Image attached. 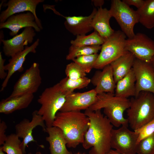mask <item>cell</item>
Wrapping results in <instances>:
<instances>
[{
  "label": "cell",
  "instance_id": "obj_36",
  "mask_svg": "<svg viewBox=\"0 0 154 154\" xmlns=\"http://www.w3.org/2000/svg\"><path fill=\"white\" fill-rule=\"evenodd\" d=\"M145 0H123L122 1L130 6L132 5L138 9L141 8L144 4Z\"/></svg>",
  "mask_w": 154,
  "mask_h": 154
},
{
  "label": "cell",
  "instance_id": "obj_33",
  "mask_svg": "<svg viewBox=\"0 0 154 154\" xmlns=\"http://www.w3.org/2000/svg\"><path fill=\"white\" fill-rule=\"evenodd\" d=\"M138 134L137 143L154 133V119L139 128L134 130Z\"/></svg>",
  "mask_w": 154,
  "mask_h": 154
},
{
  "label": "cell",
  "instance_id": "obj_41",
  "mask_svg": "<svg viewBox=\"0 0 154 154\" xmlns=\"http://www.w3.org/2000/svg\"><path fill=\"white\" fill-rule=\"evenodd\" d=\"M28 154H33L31 153H29ZM35 154H42L40 151H38Z\"/></svg>",
  "mask_w": 154,
  "mask_h": 154
},
{
  "label": "cell",
  "instance_id": "obj_35",
  "mask_svg": "<svg viewBox=\"0 0 154 154\" xmlns=\"http://www.w3.org/2000/svg\"><path fill=\"white\" fill-rule=\"evenodd\" d=\"M5 60L3 58L1 52H0V78L1 80H5L7 77V73L5 72L4 63Z\"/></svg>",
  "mask_w": 154,
  "mask_h": 154
},
{
  "label": "cell",
  "instance_id": "obj_31",
  "mask_svg": "<svg viewBox=\"0 0 154 154\" xmlns=\"http://www.w3.org/2000/svg\"><path fill=\"white\" fill-rule=\"evenodd\" d=\"M137 154H154V133L137 143Z\"/></svg>",
  "mask_w": 154,
  "mask_h": 154
},
{
  "label": "cell",
  "instance_id": "obj_16",
  "mask_svg": "<svg viewBox=\"0 0 154 154\" xmlns=\"http://www.w3.org/2000/svg\"><path fill=\"white\" fill-rule=\"evenodd\" d=\"M28 27H33L37 32H39L41 30L35 21V16L30 12L13 15L5 22L0 23V29H9L11 36L17 35L20 29Z\"/></svg>",
  "mask_w": 154,
  "mask_h": 154
},
{
  "label": "cell",
  "instance_id": "obj_42",
  "mask_svg": "<svg viewBox=\"0 0 154 154\" xmlns=\"http://www.w3.org/2000/svg\"><path fill=\"white\" fill-rule=\"evenodd\" d=\"M76 154H81V153H78Z\"/></svg>",
  "mask_w": 154,
  "mask_h": 154
},
{
  "label": "cell",
  "instance_id": "obj_6",
  "mask_svg": "<svg viewBox=\"0 0 154 154\" xmlns=\"http://www.w3.org/2000/svg\"><path fill=\"white\" fill-rule=\"evenodd\" d=\"M126 37L121 31L117 30L105 39L94 68L102 69L127 51L126 49Z\"/></svg>",
  "mask_w": 154,
  "mask_h": 154
},
{
  "label": "cell",
  "instance_id": "obj_20",
  "mask_svg": "<svg viewBox=\"0 0 154 154\" xmlns=\"http://www.w3.org/2000/svg\"><path fill=\"white\" fill-rule=\"evenodd\" d=\"M111 17L109 10L101 7L98 8L92 19V27L105 39L111 36L115 31L110 25V21Z\"/></svg>",
  "mask_w": 154,
  "mask_h": 154
},
{
  "label": "cell",
  "instance_id": "obj_9",
  "mask_svg": "<svg viewBox=\"0 0 154 154\" xmlns=\"http://www.w3.org/2000/svg\"><path fill=\"white\" fill-rule=\"evenodd\" d=\"M138 135L128 127L121 126L112 131L111 147L120 154H136Z\"/></svg>",
  "mask_w": 154,
  "mask_h": 154
},
{
  "label": "cell",
  "instance_id": "obj_30",
  "mask_svg": "<svg viewBox=\"0 0 154 154\" xmlns=\"http://www.w3.org/2000/svg\"><path fill=\"white\" fill-rule=\"evenodd\" d=\"M98 56V53L78 57L72 60L78 64L86 73H89L94 68Z\"/></svg>",
  "mask_w": 154,
  "mask_h": 154
},
{
  "label": "cell",
  "instance_id": "obj_28",
  "mask_svg": "<svg viewBox=\"0 0 154 154\" xmlns=\"http://www.w3.org/2000/svg\"><path fill=\"white\" fill-rule=\"evenodd\" d=\"M101 46H76L71 45L66 57L67 60H72L81 56L97 53L101 50Z\"/></svg>",
  "mask_w": 154,
  "mask_h": 154
},
{
  "label": "cell",
  "instance_id": "obj_24",
  "mask_svg": "<svg viewBox=\"0 0 154 154\" xmlns=\"http://www.w3.org/2000/svg\"><path fill=\"white\" fill-rule=\"evenodd\" d=\"M136 79L132 69L116 84L114 94L116 96L127 98L136 96Z\"/></svg>",
  "mask_w": 154,
  "mask_h": 154
},
{
  "label": "cell",
  "instance_id": "obj_38",
  "mask_svg": "<svg viewBox=\"0 0 154 154\" xmlns=\"http://www.w3.org/2000/svg\"><path fill=\"white\" fill-rule=\"evenodd\" d=\"M109 154H120L115 150L111 149L109 153Z\"/></svg>",
  "mask_w": 154,
  "mask_h": 154
},
{
  "label": "cell",
  "instance_id": "obj_12",
  "mask_svg": "<svg viewBox=\"0 0 154 154\" xmlns=\"http://www.w3.org/2000/svg\"><path fill=\"white\" fill-rule=\"evenodd\" d=\"M40 126L45 132L46 127L42 117L37 113V110L32 113V119L30 121L24 118L15 126V134L20 138L23 139L21 148L24 154H25V149L31 142H36L32 135L33 129L37 126Z\"/></svg>",
  "mask_w": 154,
  "mask_h": 154
},
{
  "label": "cell",
  "instance_id": "obj_13",
  "mask_svg": "<svg viewBox=\"0 0 154 154\" xmlns=\"http://www.w3.org/2000/svg\"><path fill=\"white\" fill-rule=\"evenodd\" d=\"M97 94L94 89L83 92H74L66 96L59 112L80 111L89 109L96 101Z\"/></svg>",
  "mask_w": 154,
  "mask_h": 154
},
{
  "label": "cell",
  "instance_id": "obj_5",
  "mask_svg": "<svg viewBox=\"0 0 154 154\" xmlns=\"http://www.w3.org/2000/svg\"><path fill=\"white\" fill-rule=\"evenodd\" d=\"M66 96L61 91L58 83L46 88L39 96L37 102L41 107L37 113L42 117L46 127L53 126L57 113L64 103Z\"/></svg>",
  "mask_w": 154,
  "mask_h": 154
},
{
  "label": "cell",
  "instance_id": "obj_32",
  "mask_svg": "<svg viewBox=\"0 0 154 154\" xmlns=\"http://www.w3.org/2000/svg\"><path fill=\"white\" fill-rule=\"evenodd\" d=\"M65 72L66 77L74 80H78L86 77V73L78 64L73 62L68 64Z\"/></svg>",
  "mask_w": 154,
  "mask_h": 154
},
{
  "label": "cell",
  "instance_id": "obj_37",
  "mask_svg": "<svg viewBox=\"0 0 154 154\" xmlns=\"http://www.w3.org/2000/svg\"><path fill=\"white\" fill-rule=\"evenodd\" d=\"M92 1L95 6L99 7H102L104 3V1L103 0H94Z\"/></svg>",
  "mask_w": 154,
  "mask_h": 154
},
{
  "label": "cell",
  "instance_id": "obj_21",
  "mask_svg": "<svg viewBox=\"0 0 154 154\" xmlns=\"http://www.w3.org/2000/svg\"><path fill=\"white\" fill-rule=\"evenodd\" d=\"M45 132L48 134L46 140L49 144L50 154H73L67 149L66 141L60 128L54 126L46 127Z\"/></svg>",
  "mask_w": 154,
  "mask_h": 154
},
{
  "label": "cell",
  "instance_id": "obj_8",
  "mask_svg": "<svg viewBox=\"0 0 154 154\" xmlns=\"http://www.w3.org/2000/svg\"><path fill=\"white\" fill-rule=\"evenodd\" d=\"M41 82L39 64L34 62L20 76L9 97L25 94H33L37 91Z\"/></svg>",
  "mask_w": 154,
  "mask_h": 154
},
{
  "label": "cell",
  "instance_id": "obj_22",
  "mask_svg": "<svg viewBox=\"0 0 154 154\" xmlns=\"http://www.w3.org/2000/svg\"><path fill=\"white\" fill-rule=\"evenodd\" d=\"M34 98L33 94H27L11 98L8 97L0 103V113L5 114L25 109L29 106Z\"/></svg>",
  "mask_w": 154,
  "mask_h": 154
},
{
  "label": "cell",
  "instance_id": "obj_25",
  "mask_svg": "<svg viewBox=\"0 0 154 154\" xmlns=\"http://www.w3.org/2000/svg\"><path fill=\"white\" fill-rule=\"evenodd\" d=\"M139 22L147 29L154 27V0H146L142 6L136 10Z\"/></svg>",
  "mask_w": 154,
  "mask_h": 154
},
{
  "label": "cell",
  "instance_id": "obj_43",
  "mask_svg": "<svg viewBox=\"0 0 154 154\" xmlns=\"http://www.w3.org/2000/svg\"></svg>",
  "mask_w": 154,
  "mask_h": 154
},
{
  "label": "cell",
  "instance_id": "obj_17",
  "mask_svg": "<svg viewBox=\"0 0 154 154\" xmlns=\"http://www.w3.org/2000/svg\"><path fill=\"white\" fill-rule=\"evenodd\" d=\"M39 39L38 38L30 46H26L24 50L18 52L11 57L9 63L5 65V71H8L7 75L1 85L0 91H3L6 87L10 78L17 71L23 70V65L27 55L30 53H36V49L39 44Z\"/></svg>",
  "mask_w": 154,
  "mask_h": 154
},
{
  "label": "cell",
  "instance_id": "obj_14",
  "mask_svg": "<svg viewBox=\"0 0 154 154\" xmlns=\"http://www.w3.org/2000/svg\"><path fill=\"white\" fill-rule=\"evenodd\" d=\"M44 0H10L4 4L7 8L2 11L0 15V23L5 21L11 16L17 13L24 12H30L34 15L35 21L41 30L43 28L40 20L36 14V8L39 3Z\"/></svg>",
  "mask_w": 154,
  "mask_h": 154
},
{
  "label": "cell",
  "instance_id": "obj_15",
  "mask_svg": "<svg viewBox=\"0 0 154 154\" xmlns=\"http://www.w3.org/2000/svg\"><path fill=\"white\" fill-rule=\"evenodd\" d=\"M31 27L25 28L20 34L6 40L1 39L5 55L11 57L17 53L23 50L28 44L31 43L36 35L35 30Z\"/></svg>",
  "mask_w": 154,
  "mask_h": 154
},
{
  "label": "cell",
  "instance_id": "obj_19",
  "mask_svg": "<svg viewBox=\"0 0 154 154\" xmlns=\"http://www.w3.org/2000/svg\"><path fill=\"white\" fill-rule=\"evenodd\" d=\"M97 10L94 8L92 12L86 16L62 17L66 19L64 25L66 29L75 36L86 35L94 29L91 26L92 19Z\"/></svg>",
  "mask_w": 154,
  "mask_h": 154
},
{
  "label": "cell",
  "instance_id": "obj_2",
  "mask_svg": "<svg viewBox=\"0 0 154 154\" xmlns=\"http://www.w3.org/2000/svg\"><path fill=\"white\" fill-rule=\"evenodd\" d=\"M90 125L89 117L80 111L58 112L53 126L62 131L68 148H75L84 142Z\"/></svg>",
  "mask_w": 154,
  "mask_h": 154
},
{
  "label": "cell",
  "instance_id": "obj_11",
  "mask_svg": "<svg viewBox=\"0 0 154 154\" xmlns=\"http://www.w3.org/2000/svg\"><path fill=\"white\" fill-rule=\"evenodd\" d=\"M132 69L136 79L135 96L142 92L154 95V69L151 63L135 58Z\"/></svg>",
  "mask_w": 154,
  "mask_h": 154
},
{
  "label": "cell",
  "instance_id": "obj_7",
  "mask_svg": "<svg viewBox=\"0 0 154 154\" xmlns=\"http://www.w3.org/2000/svg\"><path fill=\"white\" fill-rule=\"evenodd\" d=\"M109 10L112 17L115 19L121 31L128 38L133 37L135 34L134 27L136 24L139 23L137 11L120 0H112Z\"/></svg>",
  "mask_w": 154,
  "mask_h": 154
},
{
  "label": "cell",
  "instance_id": "obj_1",
  "mask_svg": "<svg viewBox=\"0 0 154 154\" xmlns=\"http://www.w3.org/2000/svg\"><path fill=\"white\" fill-rule=\"evenodd\" d=\"M101 110H85V114L90 120V125L82 143L87 149L92 147L89 154H107L111 149V140L113 125Z\"/></svg>",
  "mask_w": 154,
  "mask_h": 154
},
{
  "label": "cell",
  "instance_id": "obj_23",
  "mask_svg": "<svg viewBox=\"0 0 154 154\" xmlns=\"http://www.w3.org/2000/svg\"><path fill=\"white\" fill-rule=\"evenodd\" d=\"M135 58L133 54L127 51L110 64L116 84L132 69Z\"/></svg>",
  "mask_w": 154,
  "mask_h": 154
},
{
  "label": "cell",
  "instance_id": "obj_4",
  "mask_svg": "<svg viewBox=\"0 0 154 154\" xmlns=\"http://www.w3.org/2000/svg\"><path fill=\"white\" fill-rule=\"evenodd\" d=\"M130 100L127 119L131 128L134 131L154 119V95L142 92Z\"/></svg>",
  "mask_w": 154,
  "mask_h": 154
},
{
  "label": "cell",
  "instance_id": "obj_39",
  "mask_svg": "<svg viewBox=\"0 0 154 154\" xmlns=\"http://www.w3.org/2000/svg\"><path fill=\"white\" fill-rule=\"evenodd\" d=\"M150 63L153 66V69H154V56L152 58L150 62Z\"/></svg>",
  "mask_w": 154,
  "mask_h": 154
},
{
  "label": "cell",
  "instance_id": "obj_18",
  "mask_svg": "<svg viewBox=\"0 0 154 154\" xmlns=\"http://www.w3.org/2000/svg\"><path fill=\"white\" fill-rule=\"evenodd\" d=\"M90 80L91 83L95 86L94 89L97 94L115 93L116 84L110 64L104 67L102 71H96Z\"/></svg>",
  "mask_w": 154,
  "mask_h": 154
},
{
  "label": "cell",
  "instance_id": "obj_26",
  "mask_svg": "<svg viewBox=\"0 0 154 154\" xmlns=\"http://www.w3.org/2000/svg\"><path fill=\"white\" fill-rule=\"evenodd\" d=\"M90 83V79L86 77L76 80L66 77L62 79L58 84L61 91L66 96L74 92L76 89L86 87Z\"/></svg>",
  "mask_w": 154,
  "mask_h": 154
},
{
  "label": "cell",
  "instance_id": "obj_3",
  "mask_svg": "<svg viewBox=\"0 0 154 154\" xmlns=\"http://www.w3.org/2000/svg\"><path fill=\"white\" fill-rule=\"evenodd\" d=\"M130 104L128 98L116 96L114 93L104 92L97 94L96 101L89 109L93 111L103 109L105 116L113 126L128 127V121L123 114Z\"/></svg>",
  "mask_w": 154,
  "mask_h": 154
},
{
  "label": "cell",
  "instance_id": "obj_29",
  "mask_svg": "<svg viewBox=\"0 0 154 154\" xmlns=\"http://www.w3.org/2000/svg\"><path fill=\"white\" fill-rule=\"evenodd\" d=\"M22 141L15 133L7 136L2 146L3 151L7 154H24L21 148Z\"/></svg>",
  "mask_w": 154,
  "mask_h": 154
},
{
  "label": "cell",
  "instance_id": "obj_34",
  "mask_svg": "<svg viewBox=\"0 0 154 154\" xmlns=\"http://www.w3.org/2000/svg\"><path fill=\"white\" fill-rule=\"evenodd\" d=\"M7 126L6 123L3 121L0 122V145H2L4 143L7 136L5 134Z\"/></svg>",
  "mask_w": 154,
  "mask_h": 154
},
{
  "label": "cell",
  "instance_id": "obj_10",
  "mask_svg": "<svg viewBox=\"0 0 154 154\" xmlns=\"http://www.w3.org/2000/svg\"><path fill=\"white\" fill-rule=\"evenodd\" d=\"M126 49L135 58L150 63L154 56V41L145 34L138 33L126 39Z\"/></svg>",
  "mask_w": 154,
  "mask_h": 154
},
{
  "label": "cell",
  "instance_id": "obj_40",
  "mask_svg": "<svg viewBox=\"0 0 154 154\" xmlns=\"http://www.w3.org/2000/svg\"><path fill=\"white\" fill-rule=\"evenodd\" d=\"M2 149L1 147V146L0 147V154H5Z\"/></svg>",
  "mask_w": 154,
  "mask_h": 154
},
{
  "label": "cell",
  "instance_id": "obj_27",
  "mask_svg": "<svg viewBox=\"0 0 154 154\" xmlns=\"http://www.w3.org/2000/svg\"><path fill=\"white\" fill-rule=\"evenodd\" d=\"M105 39L94 31L92 33L86 35H78L76 38L70 41L72 45L76 46H91L102 45Z\"/></svg>",
  "mask_w": 154,
  "mask_h": 154
}]
</instances>
